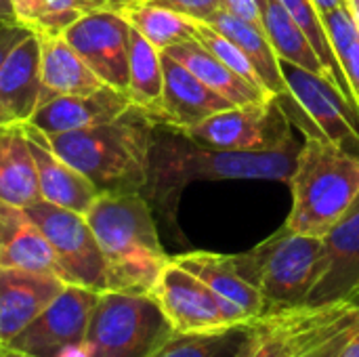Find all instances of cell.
Returning <instances> with one entry per match:
<instances>
[{
	"label": "cell",
	"mask_w": 359,
	"mask_h": 357,
	"mask_svg": "<svg viewBox=\"0 0 359 357\" xmlns=\"http://www.w3.org/2000/svg\"><path fill=\"white\" fill-rule=\"evenodd\" d=\"M297 141H288L269 149L233 151L198 145L181 133L156 124L147 183L141 191L170 225L177 227V208L183 189L191 181H282L288 183L297 156Z\"/></svg>",
	"instance_id": "1"
},
{
	"label": "cell",
	"mask_w": 359,
	"mask_h": 357,
	"mask_svg": "<svg viewBox=\"0 0 359 357\" xmlns=\"http://www.w3.org/2000/svg\"><path fill=\"white\" fill-rule=\"evenodd\" d=\"M105 259L107 290L151 295L170 261L160 244L151 204L143 194H99L84 215Z\"/></svg>",
	"instance_id": "2"
},
{
	"label": "cell",
	"mask_w": 359,
	"mask_h": 357,
	"mask_svg": "<svg viewBox=\"0 0 359 357\" xmlns=\"http://www.w3.org/2000/svg\"><path fill=\"white\" fill-rule=\"evenodd\" d=\"M154 130V118L145 109L130 105L109 122L48 135V141L99 194H141L147 183Z\"/></svg>",
	"instance_id": "3"
},
{
	"label": "cell",
	"mask_w": 359,
	"mask_h": 357,
	"mask_svg": "<svg viewBox=\"0 0 359 357\" xmlns=\"http://www.w3.org/2000/svg\"><path fill=\"white\" fill-rule=\"evenodd\" d=\"M288 183L292 208L284 225L324 238L358 198L359 156L326 137H307Z\"/></svg>",
	"instance_id": "4"
},
{
	"label": "cell",
	"mask_w": 359,
	"mask_h": 357,
	"mask_svg": "<svg viewBox=\"0 0 359 357\" xmlns=\"http://www.w3.org/2000/svg\"><path fill=\"white\" fill-rule=\"evenodd\" d=\"M324 238L286 225L255 248L233 255L240 274L263 295L265 311L307 305L322 274Z\"/></svg>",
	"instance_id": "5"
},
{
	"label": "cell",
	"mask_w": 359,
	"mask_h": 357,
	"mask_svg": "<svg viewBox=\"0 0 359 357\" xmlns=\"http://www.w3.org/2000/svg\"><path fill=\"white\" fill-rule=\"evenodd\" d=\"M175 330L151 295L105 290L84 337L86 357H151Z\"/></svg>",
	"instance_id": "6"
},
{
	"label": "cell",
	"mask_w": 359,
	"mask_h": 357,
	"mask_svg": "<svg viewBox=\"0 0 359 357\" xmlns=\"http://www.w3.org/2000/svg\"><path fill=\"white\" fill-rule=\"evenodd\" d=\"M355 316V303L269 309L246 326L238 357H299Z\"/></svg>",
	"instance_id": "7"
},
{
	"label": "cell",
	"mask_w": 359,
	"mask_h": 357,
	"mask_svg": "<svg viewBox=\"0 0 359 357\" xmlns=\"http://www.w3.org/2000/svg\"><path fill=\"white\" fill-rule=\"evenodd\" d=\"M151 297L160 305L175 335H215L250 324L198 276L175 263L172 257L160 271Z\"/></svg>",
	"instance_id": "8"
},
{
	"label": "cell",
	"mask_w": 359,
	"mask_h": 357,
	"mask_svg": "<svg viewBox=\"0 0 359 357\" xmlns=\"http://www.w3.org/2000/svg\"><path fill=\"white\" fill-rule=\"evenodd\" d=\"M25 213L48 240L65 284L95 292L107 290L105 259L84 215L44 200L27 206Z\"/></svg>",
	"instance_id": "9"
},
{
	"label": "cell",
	"mask_w": 359,
	"mask_h": 357,
	"mask_svg": "<svg viewBox=\"0 0 359 357\" xmlns=\"http://www.w3.org/2000/svg\"><path fill=\"white\" fill-rule=\"evenodd\" d=\"M172 130L198 145L233 151L269 149L292 141L290 120L278 99L263 105H233L194 126Z\"/></svg>",
	"instance_id": "10"
},
{
	"label": "cell",
	"mask_w": 359,
	"mask_h": 357,
	"mask_svg": "<svg viewBox=\"0 0 359 357\" xmlns=\"http://www.w3.org/2000/svg\"><path fill=\"white\" fill-rule=\"evenodd\" d=\"M99 295L101 292L67 284L61 295L4 347L34 357H63L80 349Z\"/></svg>",
	"instance_id": "11"
},
{
	"label": "cell",
	"mask_w": 359,
	"mask_h": 357,
	"mask_svg": "<svg viewBox=\"0 0 359 357\" xmlns=\"http://www.w3.org/2000/svg\"><path fill=\"white\" fill-rule=\"evenodd\" d=\"M280 65L288 86V95L311 122V137H326L328 141L345 149H359L358 109L351 107L326 78L282 59Z\"/></svg>",
	"instance_id": "12"
},
{
	"label": "cell",
	"mask_w": 359,
	"mask_h": 357,
	"mask_svg": "<svg viewBox=\"0 0 359 357\" xmlns=\"http://www.w3.org/2000/svg\"><path fill=\"white\" fill-rule=\"evenodd\" d=\"M63 36L105 84L126 93L130 25L118 11H88Z\"/></svg>",
	"instance_id": "13"
},
{
	"label": "cell",
	"mask_w": 359,
	"mask_h": 357,
	"mask_svg": "<svg viewBox=\"0 0 359 357\" xmlns=\"http://www.w3.org/2000/svg\"><path fill=\"white\" fill-rule=\"evenodd\" d=\"M359 305V194L324 236L322 274L313 286L307 305Z\"/></svg>",
	"instance_id": "14"
},
{
	"label": "cell",
	"mask_w": 359,
	"mask_h": 357,
	"mask_svg": "<svg viewBox=\"0 0 359 357\" xmlns=\"http://www.w3.org/2000/svg\"><path fill=\"white\" fill-rule=\"evenodd\" d=\"M65 286L50 274L0 267V347L25 330Z\"/></svg>",
	"instance_id": "15"
},
{
	"label": "cell",
	"mask_w": 359,
	"mask_h": 357,
	"mask_svg": "<svg viewBox=\"0 0 359 357\" xmlns=\"http://www.w3.org/2000/svg\"><path fill=\"white\" fill-rule=\"evenodd\" d=\"M164 88L162 101L154 112V122L168 128H187L208 116L233 107L225 97L208 88L183 63L162 53Z\"/></svg>",
	"instance_id": "16"
},
{
	"label": "cell",
	"mask_w": 359,
	"mask_h": 357,
	"mask_svg": "<svg viewBox=\"0 0 359 357\" xmlns=\"http://www.w3.org/2000/svg\"><path fill=\"white\" fill-rule=\"evenodd\" d=\"M23 128L36 164L40 198L48 204L86 215L93 202L99 198L95 185L53 149L48 135L29 122H25Z\"/></svg>",
	"instance_id": "17"
},
{
	"label": "cell",
	"mask_w": 359,
	"mask_h": 357,
	"mask_svg": "<svg viewBox=\"0 0 359 357\" xmlns=\"http://www.w3.org/2000/svg\"><path fill=\"white\" fill-rule=\"evenodd\" d=\"M130 105L133 103L126 93L109 84H103L95 93L65 95L40 105L34 112L29 124L40 128L44 135L74 133L80 128L109 122L120 114H124Z\"/></svg>",
	"instance_id": "18"
},
{
	"label": "cell",
	"mask_w": 359,
	"mask_h": 357,
	"mask_svg": "<svg viewBox=\"0 0 359 357\" xmlns=\"http://www.w3.org/2000/svg\"><path fill=\"white\" fill-rule=\"evenodd\" d=\"M40 99V38L34 29L0 67V124H25Z\"/></svg>",
	"instance_id": "19"
},
{
	"label": "cell",
	"mask_w": 359,
	"mask_h": 357,
	"mask_svg": "<svg viewBox=\"0 0 359 357\" xmlns=\"http://www.w3.org/2000/svg\"><path fill=\"white\" fill-rule=\"evenodd\" d=\"M38 38H40L38 107L57 97L95 93L105 84L74 50V46L65 40L63 34H38Z\"/></svg>",
	"instance_id": "20"
},
{
	"label": "cell",
	"mask_w": 359,
	"mask_h": 357,
	"mask_svg": "<svg viewBox=\"0 0 359 357\" xmlns=\"http://www.w3.org/2000/svg\"><path fill=\"white\" fill-rule=\"evenodd\" d=\"M0 267L61 278L55 252L25 208L0 200Z\"/></svg>",
	"instance_id": "21"
},
{
	"label": "cell",
	"mask_w": 359,
	"mask_h": 357,
	"mask_svg": "<svg viewBox=\"0 0 359 357\" xmlns=\"http://www.w3.org/2000/svg\"><path fill=\"white\" fill-rule=\"evenodd\" d=\"M172 261L198 276L215 295H219L233 309H238L248 322L265 314L263 295L240 274L233 255L196 250L177 255L172 257Z\"/></svg>",
	"instance_id": "22"
},
{
	"label": "cell",
	"mask_w": 359,
	"mask_h": 357,
	"mask_svg": "<svg viewBox=\"0 0 359 357\" xmlns=\"http://www.w3.org/2000/svg\"><path fill=\"white\" fill-rule=\"evenodd\" d=\"M162 53L183 63L196 78H200L208 88H212L221 97H225L231 105H263L276 99L273 95L252 86L248 80L231 72L198 38L172 44Z\"/></svg>",
	"instance_id": "23"
},
{
	"label": "cell",
	"mask_w": 359,
	"mask_h": 357,
	"mask_svg": "<svg viewBox=\"0 0 359 357\" xmlns=\"http://www.w3.org/2000/svg\"><path fill=\"white\" fill-rule=\"evenodd\" d=\"M0 200L21 208L42 200L23 124H0Z\"/></svg>",
	"instance_id": "24"
},
{
	"label": "cell",
	"mask_w": 359,
	"mask_h": 357,
	"mask_svg": "<svg viewBox=\"0 0 359 357\" xmlns=\"http://www.w3.org/2000/svg\"><path fill=\"white\" fill-rule=\"evenodd\" d=\"M202 23L210 25L212 29H217L219 34H223L236 46L242 48V53L250 59L252 67L257 69L259 78L263 80L265 88L273 97H282L288 93V86H286V80L282 74V65H280V57L276 55L265 29L259 23L240 19V17L227 13L225 8Z\"/></svg>",
	"instance_id": "25"
},
{
	"label": "cell",
	"mask_w": 359,
	"mask_h": 357,
	"mask_svg": "<svg viewBox=\"0 0 359 357\" xmlns=\"http://www.w3.org/2000/svg\"><path fill=\"white\" fill-rule=\"evenodd\" d=\"M261 13V27L265 29L276 55L282 61L299 65L316 76L328 80V72L313 50L311 42L299 27V23L290 17L280 0H257Z\"/></svg>",
	"instance_id": "26"
},
{
	"label": "cell",
	"mask_w": 359,
	"mask_h": 357,
	"mask_svg": "<svg viewBox=\"0 0 359 357\" xmlns=\"http://www.w3.org/2000/svg\"><path fill=\"white\" fill-rule=\"evenodd\" d=\"M118 13L158 50H166L172 44L196 38V19L160 6L151 0H133Z\"/></svg>",
	"instance_id": "27"
},
{
	"label": "cell",
	"mask_w": 359,
	"mask_h": 357,
	"mask_svg": "<svg viewBox=\"0 0 359 357\" xmlns=\"http://www.w3.org/2000/svg\"><path fill=\"white\" fill-rule=\"evenodd\" d=\"M164 88L162 50L130 27L128 38V86L126 95L133 105L145 109L149 116L158 109Z\"/></svg>",
	"instance_id": "28"
},
{
	"label": "cell",
	"mask_w": 359,
	"mask_h": 357,
	"mask_svg": "<svg viewBox=\"0 0 359 357\" xmlns=\"http://www.w3.org/2000/svg\"><path fill=\"white\" fill-rule=\"evenodd\" d=\"M284 4V8L290 13V17L299 23V27L303 29V34L307 36V40L311 42L313 50L318 53V57L322 59L326 72H328V82L343 95V99L355 107L359 112L358 103H355V97L351 93V86L339 65V59L332 50V44H330V38H328V32H326V25H324V19L320 15V11L316 8V4L311 0H280Z\"/></svg>",
	"instance_id": "29"
},
{
	"label": "cell",
	"mask_w": 359,
	"mask_h": 357,
	"mask_svg": "<svg viewBox=\"0 0 359 357\" xmlns=\"http://www.w3.org/2000/svg\"><path fill=\"white\" fill-rule=\"evenodd\" d=\"M324 25L332 44V50L339 59V65L351 86L359 107V27L349 4H343L324 17Z\"/></svg>",
	"instance_id": "30"
},
{
	"label": "cell",
	"mask_w": 359,
	"mask_h": 357,
	"mask_svg": "<svg viewBox=\"0 0 359 357\" xmlns=\"http://www.w3.org/2000/svg\"><path fill=\"white\" fill-rule=\"evenodd\" d=\"M246 326L215 335H172L151 357H238Z\"/></svg>",
	"instance_id": "31"
},
{
	"label": "cell",
	"mask_w": 359,
	"mask_h": 357,
	"mask_svg": "<svg viewBox=\"0 0 359 357\" xmlns=\"http://www.w3.org/2000/svg\"><path fill=\"white\" fill-rule=\"evenodd\" d=\"M196 38H198L215 57H219L231 72H236L238 76H242L244 80H248L252 86H257V88L269 93V90L265 88L263 80L259 78L257 69L252 67L250 59H248V57L242 53V48L236 46L229 38H225L223 34H219L217 29H212L210 25H206V23H202V21H196ZM269 95H271V93H269Z\"/></svg>",
	"instance_id": "32"
},
{
	"label": "cell",
	"mask_w": 359,
	"mask_h": 357,
	"mask_svg": "<svg viewBox=\"0 0 359 357\" xmlns=\"http://www.w3.org/2000/svg\"><path fill=\"white\" fill-rule=\"evenodd\" d=\"M84 13H88L84 0H44L42 11L29 29L38 34H63Z\"/></svg>",
	"instance_id": "33"
},
{
	"label": "cell",
	"mask_w": 359,
	"mask_h": 357,
	"mask_svg": "<svg viewBox=\"0 0 359 357\" xmlns=\"http://www.w3.org/2000/svg\"><path fill=\"white\" fill-rule=\"evenodd\" d=\"M359 324V316H355L353 320H349L345 326H341L339 330H334L332 335H328L326 339H322L320 343H316L311 349H307L305 353H301L299 357H341L347 341L351 339V335L355 332Z\"/></svg>",
	"instance_id": "34"
},
{
	"label": "cell",
	"mask_w": 359,
	"mask_h": 357,
	"mask_svg": "<svg viewBox=\"0 0 359 357\" xmlns=\"http://www.w3.org/2000/svg\"><path fill=\"white\" fill-rule=\"evenodd\" d=\"M151 2L177 11L196 21H208L212 15L223 11V0H151Z\"/></svg>",
	"instance_id": "35"
},
{
	"label": "cell",
	"mask_w": 359,
	"mask_h": 357,
	"mask_svg": "<svg viewBox=\"0 0 359 357\" xmlns=\"http://www.w3.org/2000/svg\"><path fill=\"white\" fill-rule=\"evenodd\" d=\"M29 34V27H25L19 21H4L0 25V67L4 65L6 57L11 55V50Z\"/></svg>",
	"instance_id": "36"
},
{
	"label": "cell",
	"mask_w": 359,
	"mask_h": 357,
	"mask_svg": "<svg viewBox=\"0 0 359 357\" xmlns=\"http://www.w3.org/2000/svg\"><path fill=\"white\" fill-rule=\"evenodd\" d=\"M223 8L240 19L261 25V13L257 0H223Z\"/></svg>",
	"instance_id": "37"
},
{
	"label": "cell",
	"mask_w": 359,
	"mask_h": 357,
	"mask_svg": "<svg viewBox=\"0 0 359 357\" xmlns=\"http://www.w3.org/2000/svg\"><path fill=\"white\" fill-rule=\"evenodd\" d=\"M42 4H44V0H11L15 21L23 23L25 27H32V23L36 21V17L42 11Z\"/></svg>",
	"instance_id": "38"
},
{
	"label": "cell",
	"mask_w": 359,
	"mask_h": 357,
	"mask_svg": "<svg viewBox=\"0 0 359 357\" xmlns=\"http://www.w3.org/2000/svg\"><path fill=\"white\" fill-rule=\"evenodd\" d=\"M88 11H120L124 4L133 0H84Z\"/></svg>",
	"instance_id": "39"
},
{
	"label": "cell",
	"mask_w": 359,
	"mask_h": 357,
	"mask_svg": "<svg viewBox=\"0 0 359 357\" xmlns=\"http://www.w3.org/2000/svg\"><path fill=\"white\" fill-rule=\"evenodd\" d=\"M311 2L316 4V8L320 11V15H322V17H324L326 13L334 11V8H339V6L347 4V0H311Z\"/></svg>",
	"instance_id": "40"
},
{
	"label": "cell",
	"mask_w": 359,
	"mask_h": 357,
	"mask_svg": "<svg viewBox=\"0 0 359 357\" xmlns=\"http://www.w3.org/2000/svg\"><path fill=\"white\" fill-rule=\"evenodd\" d=\"M341 357H359V324L358 328H355V332L351 335V339L347 341Z\"/></svg>",
	"instance_id": "41"
},
{
	"label": "cell",
	"mask_w": 359,
	"mask_h": 357,
	"mask_svg": "<svg viewBox=\"0 0 359 357\" xmlns=\"http://www.w3.org/2000/svg\"><path fill=\"white\" fill-rule=\"evenodd\" d=\"M0 19H2V21H15L11 0H0Z\"/></svg>",
	"instance_id": "42"
},
{
	"label": "cell",
	"mask_w": 359,
	"mask_h": 357,
	"mask_svg": "<svg viewBox=\"0 0 359 357\" xmlns=\"http://www.w3.org/2000/svg\"><path fill=\"white\" fill-rule=\"evenodd\" d=\"M0 357H34L29 353H23V351H17L13 347H0Z\"/></svg>",
	"instance_id": "43"
},
{
	"label": "cell",
	"mask_w": 359,
	"mask_h": 357,
	"mask_svg": "<svg viewBox=\"0 0 359 357\" xmlns=\"http://www.w3.org/2000/svg\"><path fill=\"white\" fill-rule=\"evenodd\" d=\"M347 4H349V8H351V13H353V17H355L359 27V0H347Z\"/></svg>",
	"instance_id": "44"
},
{
	"label": "cell",
	"mask_w": 359,
	"mask_h": 357,
	"mask_svg": "<svg viewBox=\"0 0 359 357\" xmlns=\"http://www.w3.org/2000/svg\"><path fill=\"white\" fill-rule=\"evenodd\" d=\"M2 23H4V21H2V19H0V25H2Z\"/></svg>",
	"instance_id": "45"
}]
</instances>
